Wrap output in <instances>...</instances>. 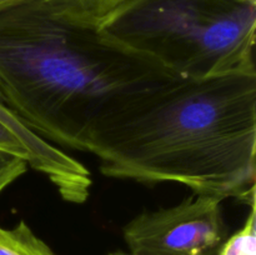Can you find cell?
I'll list each match as a JSON object with an SVG mask.
<instances>
[{
  "instance_id": "1",
  "label": "cell",
  "mask_w": 256,
  "mask_h": 255,
  "mask_svg": "<svg viewBox=\"0 0 256 255\" xmlns=\"http://www.w3.org/2000/svg\"><path fill=\"white\" fill-rule=\"evenodd\" d=\"M86 152L105 176L245 202L256 178V72L172 78L95 130Z\"/></svg>"
},
{
  "instance_id": "2",
  "label": "cell",
  "mask_w": 256,
  "mask_h": 255,
  "mask_svg": "<svg viewBox=\"0 0 256 255\" xmlns=\"http://www.w3.org/2000/svg\"><path fill=\"white\" fill-rule=\"evenodd\" d=\"M170 74L60 15L50 0L0 12V102L55 146L86 152L95 130Z\"/></svg>"
},
{
  "instance_id": "3",
  "label": "cell",
  "mask_w": 256,
  "mask_h": 255,
  "mask_svg": "<svg viewBox=\"0 0 256 255\" xmlns=\"http://www.w3.org/2000/svg\"><path fill=\"white\" fill-rule=\"evenodd\" d=\"M96 30L179 79L256 72V0H126Z\"/></svg>"
},
{
  "instance_id": "4",
  "label": "cell",
  "mask_w": 256,
  "mask_h": 255,
  "mask_svg": "<svg viewBox=\"0 0 256 255\" xmlns=\"http://www.w3.org/2000/svg\"><path fill=\"white\" fill-rule=\"evenodd\" d=\"M222 198L195 194L182 202L142 212L122 228L129 255H216L228 226Z\"/></svg>"
},
{
  "instance_id": "5",
  "label": "cell",
  "mask_w": 256,
  "mask_h": 255,
  "mask_svg": "<svg viewBox=\"0 0 256 255\" xmlns=\"http://www.w3.org/2000/svg\"><path fill=\"white\" fill-rule=\"evenodd\" d=\"M0 149L45 175L65 202L82 204L89 198L92 180L85 165L32 132L2 102Z\"/></svg>"
},
{
  "instance_id": "6",
  "label": "cell",
  "mask_w": 256,
  "mask_h": 255,
  "mask_svg": "<svg viewBox=\"0 0 256 255\" xmlns=\"http://www.w3.org/2000/svg\"><path fill=\"white\" fill-rule=\"evenodd\" d=\"M126 0H50L56 12L68 20L84 26L98 25Z\"/></svg>"
},
{
  "instance_id": "7",
  "label": "cell",
  "mask_w": 256,
  "mask_h": 255,
  "mask_svg": "<svg viewBox=\"0 0 256 255\" xmlns=\"http://www.w3.org/2000/svg\"><path fill=\"white\" fill-rule=\"evenodd\" d=\"M0 255H55L52 250L20 220L14 228L0 226Z\"/></svg>"
},
{
  "instance_id": "8",
  "label": "cell",
  "mask_w": 256,
  "mask_h": 255,
  "mask_svg": "<svg viewBox=\"0 0 256 255\" xmlns=\"http://www.w3.org/2000/svg\"><path fill=\"white\" fill-rule=\"evenodd\" d=\"M255 189L246 199L249 214L244 225L235 234L225 239L216 255H256V205Z\"/></svg>"
},
{
  "instance_id": "9",
  "label": "cell",
  "mask_w": 256,
  "mask_h": 255,
  "mask_svg": "<svg viewBox=\"0 0 256 255\" xmlns=\"http://www.w3.org/2000/svg\"><path fill=\"white\" fill-rule=\"evenodd\" d=\"M29 166L19 156L0 149V195L9 185L28 172Z\"/></svg>"
},
{
  "instance_id": "10",
  "label": "cell",
  "mask_w": 256,
  "mask_h": 255,
  "mask_svg": "<svg viewBox=\"0 0 256 255\" xmlns=\"http://www.w3.org/2000/svg\"><path fill=\"white\" fill-rule=\"evenodd\" d=\"M24 2H28V0H0V12L8 9V8L14 6V5L22 4Z\"/></svg>"
},
{
  "instance_id": "11",
  "label": "cell",
  "mask_w": 256,
  "mask_h": 255,
  "mask_svg": "<svg viewBox=\"0 0 256 255\" xmlns=\"http://www.w3.org/2000/svg\"><path fill=\"white\" fill-rule=\"evenodd\" d=\"M109 255H129V254H124V252H112Z\"/></svg>"
}]
</instances>
